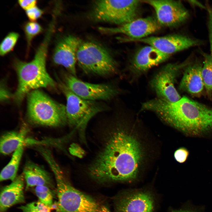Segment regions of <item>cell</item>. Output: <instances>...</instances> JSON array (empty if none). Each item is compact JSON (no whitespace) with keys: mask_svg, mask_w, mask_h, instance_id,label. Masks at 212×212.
I'll list each match as a JSON object with an SVG mask.
<instances>
[{"mask_svg":"<svg viewBox=\"0 0 212 212\" xmlns=\"http://www.w3.org/2000/svg\"><path fill=\"white\" fill-rule=\"evenodd\" d=\"M115 127L89 167L90 176L98 183L130 182L138 175L143 156L141 145L131 133Z\"/></svg>","mask_w":212,"mask_h":212,"instance_id":"cell-1","label":"cell"},{"mask_svg":"<svg viewBox=\"0 0 212 212\" xmlns=\"http://www.w3.org/2000/svg\"><path fill=\"white\" fill-rule=\"evenodd\" d=\"M141 110L154 112L188 136H200L212 131V109L186 96L174 102L156 98L143 103Z\"/></svg>","mask_w":212,"mask_h":212,"instance_id":"cell-2","label":"cell"},{"mask_svg":"<svg viewBox=\"0 0 212 212\" xmlns=\"http://www.w3.org/2000/svg\"><path fill=\"white\" fill-rule=\"evenodd\" d=\"M53 31L48 29L33 59L27 62L16 59L14 66L18 76V85L13 97L20 104L31 91L41 87L56 88V84L47 72L46 61L48 46Z\"/></svg>","mask_w":212,"mask_h":212,"instance_id":"cell-3","label":"cell"},{"mask_svg":"<svg viewBox=\"0 0 212 212\" xmlns=\"http://www.w3.org/2000/svg\"><path fill=\"white\" fill-rule=\"evenodd\" d=\"M51 168L56 182L59 212H111L103 203L73 186L58 164L53 165Z\"/></svg>","mask_w":212,"mask_h":212,"instance_id":"cell-4","label":"cell"},{"mask_svg":"<svg viewBox=\"0 0 212 212\" xmlns=\"http://www.w3.org/2000/svg\"><path fill=\"white\" fill-rule=\"evenodd\" d=\"M27 117L34 125L52 127L63 126L67 123L66 107L37 89L27 95Z\"/></svg>","mask_w":212,"mask_h":212,"instance_id":"cell-5","label":"cell"},{"mask_svg":"<svg viewBox=\"0 0 212 212\" xmlns=\"http://www.w3.org/2000/svg\"><path fill=\"white\" fill-rule=\"evenodd\" d=\"M77 61L83 72L89 75L108 77L117 74V64L104 47L93 42H86L80 46Z\"/></svg>","mask_w":212,"mask_h":212,"instance_id":"cell-6","label":"cell"},{"mask_svg":"<svg viewBox=\"0 0 212 212\" xmlns=\"http://www.w3.org/2000/svg\"><path fill=\"white\" fill-rule=\"evenodd\" d=\"M58 80L59 88L66 97L67 122L71 127L83 132L93 117L110 109L103 101L90 100L79 97L70 90L62 81Z\"/></svg>","mask_w":212,"mask_h":212,"instance_id":"cell-7","label":"cell"},{"mask_svg":"<svg viewBox=\"0 0 212 212\" xmlns=\"http://www.w3.org/2000/svg\"><path fill=\"white\" fill-rule=\"evenodd\" d=\"M139 0L96 1L91 11V19L97 22L121 25L137 18Z\"/></svg>","mask_w":212,"mask_h":212,"instance_id":"cell-8","label":"cell"},{"mask_svg":"<svg viewBox=\"0 0 212 212\" xmlns=\"http://www.w3.org/2000/svg\"><path fill=\"white\" fill-rule=\"evenodd\" d=\"M62 82L72 92L85 99L108 101L120 94L122 90L113 82L92 83L78 79L68 72L62 73Z\"/></svg>","mask_w":212,"mask_h":212,"instance_id":"cell-9","label":"cell"},{"mask_svg":"<svg viewBox=\"0 0 212 212\" xmlns=\"http://www.w3.org/2000/svg\"><path fill=\"white\" fill-rule=\"evenodd\" d=\"M188 59L179 63L168 64L161 68L153 76L150 85L157 98L170 102H174L181 97L175 84L176 79L181 70L191 62Z\"/></svg>","mask_w":212,"mask_h":212,"instance_id":"cell-10","label":"cell"},{"mask_svg":"<svg viewBox=\"0 0 212 212\" xmlns=\"http://www.w3.org/2000/svg\"><path fill=\"white\" fill-rule=\"evenodd\" d=\"M124 41L143 43L170 56L177 52L191 47L200 45L203 43L200 40L178 34L162 37H148L139 39L126 37L124 39Z\"/></svg>","mask_w":212,"mask_h":212,"instance_id":"cell-11","label":"cell"},{"mask_svg":"<svg viewBox=\"0 0 212 212\" xmlns=\"http://www.w3.org/2000/svg\"><path fill=\"white\" fill-rule=\"evenodd\" d=\"M143 2L154 9L156 18L161 25L173 26L182 23L189 16V12L180 1L146 0Z\"/></svg>","mask_w":212,"mask_h":212,"instance_id":"cell-12","label":"cell"},{"mask_svg":"<svg viewBox=\"0 0 212 212\" xmlns=\"http://www.w3.org/2000/svg\"><path fill=\"white\" fill-rule=\"evenodd\" d=\"M114 206L116 212H153L154 197L145 190L126 191L116 197Z\"/></svg>","mask_w":212,"mask_h":212,"instance_id":"cell-13","label":"cell"},{"mask_svg":"<svg viewBox=\"0 0 212 212\" xmlns=\"http://www.w3.org/2000/svg\"><path fill=\"white\" fill-rule=\"evenodd\" d=\"M156 17L148 16L136 18L125 24L114 28L101 27L100 31L107 34H121L133 39L143 38L158 31L160 28Z\"/></svg>","mask_w":212,"mask_h":212,"instance_id":"cell-14","label":"cell"},{"mask_svg":"<svg viewBox=\"0 0 212 212\" xmlns=\"http://www.w3.org/2000/svg\"><path fill=\"white\" fill-rule=\"evenodd\" d=\"M82 43L81 40L75 36H64L57 43L53 55L55 64L63 66L68 72L76 77L77 54Z\"/></svg>","mask_w":212,"mask_h":212,"instance_id":"cell-15","label":"cell"},{"mask_svg":"<svg viewBox=\"0 0 212 212\" xmlns=\"http://www.w3.org/2000/svg\"><path fill=\"white\" fill-rule=\"evenodd\" d=\"M170 56L154 47L148 45L140 49L130 66V74L136 78L150 69L167 60Z\"/></svg>","mask_w":212,"mask_h":212,"instance_id":"cell-16","label":"cell"},{"mask_svg":"<svg viewBox=\"0 0 212 212\" xmlns=\"http://www.w3.org/2000/svg\"><path fill=\"white\" fill-rule=\"evenodd\" d=\"M202 66L200 62L196 61L185 68L179 86L180 90L193 96L201 95L204 87L202 75Z\"/></svg>","mask_w":212,"mask_h":212,"instance_id":"cell-17","label":"cell"},{"mask_svg":"<svg viewBox=\"0 0 212 212\" xmlns=\"http://www.w3.org/2000/svg\"><path fill=\"white\" fill-rule=\"evenodd\" d=\"M24 180L22 173L10 184L2 188L0 193V212H5L13 205L24 202Z\"/></svg>","mask_w":212,"mask_h":212,"instance_id":"cell-18","label":"cell"},{"mask_svg":"<svg viewBox=\"0 0 212 212\" xmlns=\"http://www.w3.org/2000/svg\"><path fill=\"white\" fill-rule=\"evenodd\" d=\"M26 183V188L39 186L54 188L53 181L49 173L31 161L26 162L23 173Z\"/></svg>","mask_w":212,"mask_h":212,"instance_id":"cell-19","label":"cell"},{"mask_svg":"<svg viewBox=\"0 0 212 212\" xmlns=\"http://www.w3.org/2000/svg\"><path fill=\"white\" fill-rule=\"evenodd\" d=\"M25 132L11 131L4 134L0 138V152L6 155L15 151L19 147L23 145Z\"/></svg>","mask_w":212,"mask_h":212,"instance_id":"cell-20","label":"cell"},{"mask_svg":"<svg viewBox=\"0 0 212 212\" xmlns=\"http://www.w3.org/2000/svg\"><path fill=\"white\" fill-rule=\"evenodd\" d=\"M23 150V145H22L14 152L10 161L1 172V181L8 180L12 181L16 178Z\"/></svg>","mask_w":212,"mask_h":212,"instance_id":"cell-21","label":"cell"},{"mask_svg":"<svg viewBox=\"0 0 212 212\" xmlns=\"http://www.w3.org/2000/svg\"><path fill=\"white\" fill-rule=\"evenodd\" d=\"M204 61L202 69V75L207 96L212 101V59L210 55L201 52Z\"/></svg>","mask_w":212,"mask_h":212,"instance_id":"cell-22","label":"cell"},{"mask_svg":"<svg viewBox=\"0 0 212 212\" xmlns=\"http://www.w3.org/2000/svg\"><path fill=\"white\" fill-rule=\"evenodd\" d=\"M34 191L41 202L48 206L53 205L55 193L52 188L47 186H39L35 187Z\"/></svg>","mask_w":212,"mask_h":212,"instance_id":"cell-23","label":"cell"},{"mask_svg":"<svg viewBox=\"0 0 212 212\" xmlns=\"http://www.w3.org/2000/svg\"><path fill=\"white\" fill-rule=\"evenodd\" d=\"M22 212H53L52 210L58 208L57 202L51 206H47L39 201L28 203L19 207Z\"/></svg>","mask_w":212,"mask_h":212,"instance_id":"cell-24","label":"cell"},{"mask_svg":"<svg viewBox=\"0 0 212 212\" xmlns=\"http://www.w3.org/2000/svg\"><path fill=\"white\" fill-rule=\"evenodd\" d=\"M18 33L14 32L9 33L4 39L0 46V54L4 56L14 48L19 37Z\"/></svg>","mask_w":212,"mask_h":212,"instance_id":"cell-25","label":"cell"},{"mask_svg":"<svg viewBox=\"0 0 212 212\" xmlns=\"http://www.w3.org/2000/svg\"><path fill=\"white\" fill-rule=\"evenodd\" d=\"M24 30L27 42L28 52L32 39L42 32L43 29L39 23L35 21H30L25 25Z\"/></svg>","mask_w":212,"mask_h":212,"instance_id":"cell-26","label":"cell"},{"mask_svg":"<svg viewBox=\"0 0 212 212\" xmlns=\"http://www.w3.org/2000/svg\"><path fill=\"white\" fill-rule=\"evenodd\" d=\"M208 15V27L211 52L210 55L212 59V6L207 2L206 4Z\"/></svg>","mask_w":212,"mask_h":212,"instance_id":"cell-27","label":"cell"},{"mask_svg":"<svg viewBox=\"0 0 212 212\" xmlns=\"http://www.w3.org/2000/svg\"><path fill=\"white\" fill-rule=\"evenodd\" d=\"M43 11L36 6L26 11V14L31 21H35L42 15Z\"/></svg>","mask_w":212,"mask_h":212,"instance_id":"cell-28","label":"cell"},{"mask_svg":"<svg viewBox=\"0 0 212 212\" xmlns=\"http://www.w3.org/2000/svg\"><path fill=\"white\" fill-rule=\"evenodd\" d=\"M189 155V151L186 148L184 147H181L175 151L174 156L178 162L183 163L187 160Z\"/></svg>","mask_w":212,"mask_h":212,"instance_id":"cell-29","label":"cell"},{"mask_svg":"<svg viewBox=\"0 0 212 212\" xmlns=\"http://www.w3.org/2000/svg\"><path fill=\"white\" fill-rule=\"evenodd\" d=\"M203 206H194L188 201L181 209L173 210L171 212H203Z\"/></svg>","mask_w":212,"mask_h":212,"instance_id":"cell-30","label":"cell"},{"mask_svg":"<svg viewBox=\"0 0 212 212\" xmlns=\"http://www.w3.org/2000/svg\"><path fill=\"white\" fill-rule=\"evenodd\" d=\"M13 97L9 90L6 87L3 83L1 84L0 86V101L3 102Z\"/></svg>","mask_w":212,"mask_h":212,"instance_id":"cell-31","label":"cell"},{"mask_svg":"<svg viewBox=\"0 0 212 212\" xmlns=\"http://www.w3.org/2000/svg\"><path fill=\"white\" fill-rule=\"evenodd\" d=\"M18 2L23 9L26 10L35 6L37 4L36 0H20L18 1Z\"/></svg>","mask_w":212,"mask_h":212,"instance_id":"cell-32","label":"cell"}]
</instances>
